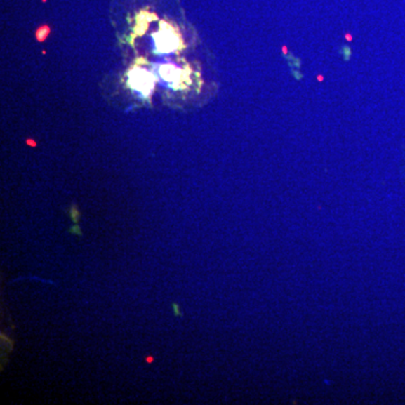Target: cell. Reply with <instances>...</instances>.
Returning <instances> with one entry per match:
<instances>
[{
    "instance_id": "cell-6",
    "label": "cell",
    "mask_w": 405,
    "mask_h": 405,
    "mask_svg": "<svg viewBox=\"0 0 405 405\" xmlns=\"http://www.w3.org/2000/svg\"><path fill=\"white\" fill-rule=\"evenodd\" d=\"M69 232L74 235H78V237H83V231H81L78 224H74V227H71L70 229H69Z\"/></svg>"
},
{
    "instance_id": "cell-2",
    "label": "cell",
    "mask_w": 405,
    "mask_h": 405,
    "mask_svg": "<svg viewBox=\"0 0 405 405\" xmlns=\"http://www.w3.org/2000/svg\"><path fill=\"white\" fill-rule=\"evenodd\" d=\"M130 84L134 89H138L143 94L147 95L152 91L154 79L150 74H147V71L136 70L131 74Z\"/></svg>"
},
{
    "instance_id": "cell-8",
    "label": "cell",
    "mask_w": 405,
    "mask_h": 405,
    "mask_svg": "<svg viewBox=\"0 0 405 405\" xmlns=\"http://www.w3.org/2000/svg\"><path fill=\"white\" fill-rule=\"evenodd\" d=\"M27 145H32V147H36V143L33 140H27Z\"/></svg>"
},
{
    "instance_id": "cell-3",
    "label": "cell",
    "mask_w": 405,
    "mask_h": 405,
    "mask_svg": "<svg viewBox=\"0 0 405 405\" xmlns=\"http://www.w3.org/2000/svg\"><path fill=\"white\" fill-rule=\"evenodd\" d=\"M161 74L165 79L169 80V81H173V83H180V79L182 78V74L180 71L177 70L176 68H173L171 65H167V67H164L161 69Z\"/></svg>"
},
{
    "instance_id": "cell-1",
    "label": "cell",
    "mask_w": 405,
    "mask_h": 405,
    "mask_svg": "<svg viewBox=\"0 0 405 405\" xmlns=\"http://www.w3.org/2000/svg\"><path fill=\"white\" fill-rule=\"evenodd\" d=\"M156 40L157 48L160 52L176 51L180 44V40L176 35V32L168 24L161 23V29L158 34L153 35Z\"/></svg>"
},
{
    "instance_id": "cell-4",
    "label": "cell",
    "mask_w": 405,
    "mask_h": 405,
    "mask_svg": "<svg viewBox=\"0 0 405 405\" xmlns=\"http://www.w3.org/2000/svg\"><path fill=\"white\" fill-rule=\"evenodd\" d=\"M69 215H70L71 221L74 222V224L79 223L80 212L76 204L71 205L70 210H69Z\"/></svg>"
},
{
    "instance_id": "cell-5",
    "label": "cell",
    "mask_w": 405,
    "mask_h": 405,
    "mask_svg": "<svg viewBox=\"0 0 405 405\" xmlns=\"http://www.w3.org/2000/svg\"><path fill=\"white\" fill-rule=\"evenodd\" d=\"M50 32H51V29H50V27H48V26H42V27H40V29L36 31L37 41H39V42H43V41L46 40V37L48 36Z\"/></svg>"
},
{
    "instance_id": "cell-7",
    "label": "cell",
    "mask_w": 405,
    "mask_h": 405,
    "mask_svg": "<svg viewBox=\"0 0 405 405\" xmlns=\"http://www.w3.org/2000/svg\"><path fill=\"white\" fill-rule=\"evenodd\" d=\"M173 313H175V315H177V317H180V315H182V313H180V312H179L178 304L173 303Z\"/></svg>"
}]
</instances>
